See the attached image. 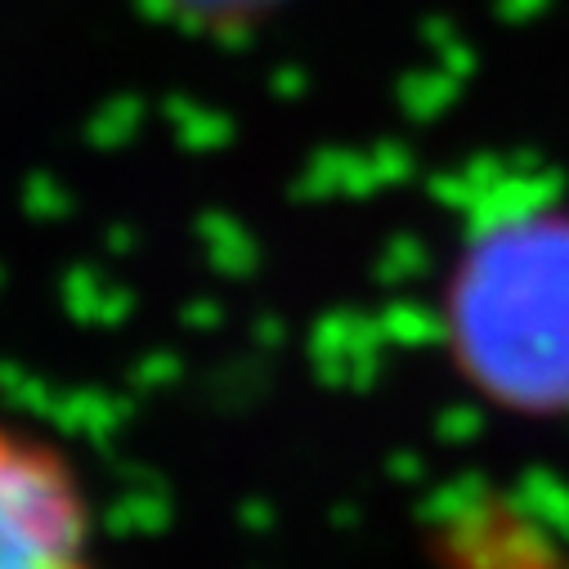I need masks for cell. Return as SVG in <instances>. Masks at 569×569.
Segmentation results:
<instances>
[{
	"label": "cell",
	"mask_w": 569,
	"mask_h": 569,
	"mask_svg": "<svg viewBox=\"0 0 569 569\" xmlns=\"http://www.w3.org/2000/svg\"><path fill=\"white\" fill-rule=\"evenodd\" d=\"M0 569H99L77 467L0 412Z\"/></svg>",
	"instance_id": "obj_2"
},
{
	"label": "cell",
	"mask_w": 569,
	"mask_h": 569,
	"mask_svg": "<svg viewBox=\"0 0 569 569\" xmlns=\"http://www.w3.org/2000/svg\"><path fill=\"white\" fill-rule=\"evenodd\" d=\"M198 10H242V6H260V0H193Z\"/></svg>",
	"instance_id": "obj_3"
},
{
	"label": "cell",
	"mask_w": 569,
	"mask_h": 569,
	"mask_svg": "<svg viewBox=\"0 0 569 569\" xmlns=\"http://www.w3.org/2000/svg\"><path fill=\"white\" fill-rule=\"evenodd\" d=\"M449 350L462 377L516 412L569 408V216L489 220L449 278Z\"/></svg>",
	"instance_id": "obj_1"
}]
</instances>
